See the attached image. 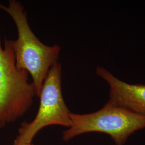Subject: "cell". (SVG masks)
<instances>
[{
    "label": "cell",
    "mask_w": 145,
    "mask_h": 145,
    "mask_svg": "<svg viewBox=\"0 0 145 145\" xmlns=\"http://www.w3.org/2000/svg\"><path fill=\"white\" fill-rule=\"evenodd\" d=\"M0 9L10 16L17 27V38L12 40L16 67L31 75L39 97L51 68L58 62L61 48L58 45H46L38 38L31 30L26 11L19 1L10 0L8 6L0 3Z\"/></svg>",
    "instance_id": "cell-1"
},
{
    "label": "cell",
    "mask_w": 145,
    "mask_h": 145,
    "mask_svg": "<svg viewBox=\"0 0 145 145\" xmlns=\"http://www.w3.org/2000/svg\"><path fill=\"white\" fill-rule=\"evenodd\" d=\"M37 96L29 74L16 67L12 40L0 36V127L14 122L26 113Z\"/></svg>",
    "instance_id": "cell-2"
},
{
    "label": "cell",
    "mask_w": 145,
    "mask_h": 145,
    "mask_svg": "<svg viewBox=\"0 0 145 145\" xmlns=\"http://www.w3.org/2000/svg\"><path fill=\"white\" fill-rule=\"evenodd\" d=\"M71 125L63 133L68 141L78 135L100 132L109 135L116 145H124L130 135L145 128V116L108 102L98 111L88 114H71Z\"/></svg>",
    "instance_id": "cell-3"
},
{
    "label": "cell",
    "mask_w": 145,
    "mask_h": 145,
    "mask_svg": "<svg viewBox=\"0 0 145 145\" xmlns=\"http://www.w3.org/2000/svg\"><path fill=\"white\" fill-rule=\"evenodd\" d=\"M38 112L30 123L23 122L14 145L31 144L37 133L44 127L57 125L69 127L71 114L65 102L61 90V66L59 62L51 68L39 96Z\"/></svg>",
    "instance_id": "cell-4"
},
{
    "label": "cell",
    "mask_w": 145,
    "mask_h": 145,
    "mask_svg": "<svg viewBox=\"0 0 145 145\" xmlns=\"http://www.w3.org/2000/svg\"><path fill=\"white\" fill-rule=\"evenodd\" d=\"M96 73L109 84V103L145 116V84L126 83L103 67L96 68Z\"/></svg>",
    "instance_id": "cell-5"
},
{
    "label": "cell",
    "mask_w": 145,
    "mask_h": 145,
    "mask_svg": "<svg viewBox=\"0 0 145 145\" xmlns=\"http://www.w3.org/2000/svg\"><path fill=\"white\" fill-rule=\"evenodd\" d=\"M33 145L32 143H31V144H23V145Z\"/></svg>",
    "instance_id": "cell-6"
}]
</instances>
